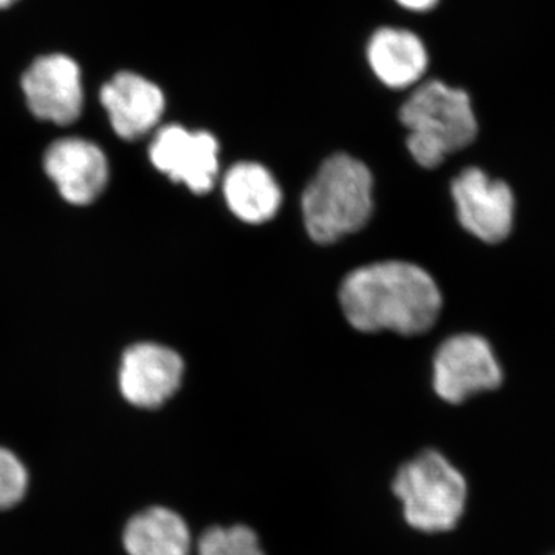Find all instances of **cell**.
Here are the masks:
<instances>
[{
  "instance_id": "6da1fadb",
  "label": "cell",
  "mask_w": 555,
  "mask_h": 555,
  "mask_svg": "<svg viewBox=\"0 0 555 555\" xmlns=\"http://www.w3.org/2000/svg\"><path fill=\"white\" fill-rule=\"evenodd\" d=\"M343 312L357 331L420 335L437 323L443 297L436 280L406 261L353 270L339 288Z\"/></svg>"
},
{
  "instance_id": "7a4b0ae2",
  "label": "cell",
  "mask_w": 555,
  "mask_h": 555,
  "mask_svg": "<svg viewBox=\"0 0 555 555\" xmlns=\"http://www.w3.org/2000/svg\"><path fill=\"white\" fill-rule=\"evenodd\" d=\"M400 120L408 130V147L416 164L436 169L449 155L476 141L478 122L465 90L429 80L412 91L401 105Z\"/></svg>"
},
{
  "instance_id": "3957f363",
  "label": "cell",
  "mask_w": 555,
  "mask_h": 555,
  "mask_svg": "<svg viewBox=\"0 0 555 555\" xmlns=\"http://www.w3.org/2000/svg\"><path fill=\"white\" fill-rule=\"evenodd\" d=\"M374 210V178L346 153L324 160L302 195V218L310 238L335 243L363 229Z\"/></svg>"
},
{
  "instance_id": "277c9868",
  "label": "cell",
  "mask_w": 555,
  "mask_h": 555,
  "mask_svg": "<svg viewBox=\"0 0 555 555\" xmlns=\"http://www.w3.org/2000/svg\"><path fill=\"white\" fill-rule=\"evenodd\" d=\"M392 491L400 500L406 524L427 534L451 531L465 513L466 478L434 449L398 469Z\"/></svg>"
},
{
  "instance_id": "5b68a950",
  "label": "cell",
  "mask_w": 555,
  "mask_h": 555,
  "mask_svg": "<svg viewBox=\"0 0 555 555\" xmlns=\"http://www.w3.org/2000/svg\"><path fill=\"white\" fill-rule=\"evenodd\" d=\"M503 369L492 346L480 335L448 338L434 360V389L441 400L460 404L476 393L502 386Z\"/></svg>"
},
{
  "instance_id": "8992f818",
  "label": "cell",
  "mask_w": 555,
  "mask_h": 555,
  "mask_svg": "<svg viewBox=\"0 0 555 555\" xmlns=\"http://www.w3.org/2000/svg\"><path fill=\"white\" fill-rule=\"evenodd\" d=\"M452 199L460 224L488 244L511 235L516 221V196L505 181L492 179L477 167H467L452 181Z\"/></svg>"
},
{
  "instance_id": "52a82bcc",
  "label": "cell",
  "mask_w": 555,
  "mask_h": 555,
  "mask_svg": "<svg viewBox=\"0 0 555 555\" xmlns=\"http://www.w3.org/2000/svg\"><path fill=\"white\" fill-rule=\"evenodd\" d=\"M219 144L208 131H192L185 127H163L150 145L153 166L175 182L188 185L196 195L214 189L217 181Z\"/></svg>"
},
{
  "instance_id": "ba28073f",
  "label": "cell",
  "mask_w": 555,
  "mask_h": 555,
  "mask_svg": "<svg viewBox=\"0 0 555 555\" xmlns=\"http://www.w3.org/2000/svg\"><path fill=\"white\" fill-rule=\"evenodd\" d=\"M22 90L36 118L68 126L82 113V73L67 54L38 57L22 76Z\"/></svg>"
},
{
  "instance_id": "9c48e42d",
  "label": "cell",
  "mask_w": 555,
  "mask_h": 555,
  "mask_svg": "<svg viewBox=\"0 0 555 555\" xmlns=\"http://www.w3.org/2000/svg\"><path fill=\"white\" fill-rule=\"evenodd\" d=\"M182 377L184 361L175 350L155 343H139L124 353L120 393L133 406L159 408L178 392Z\"/></svg>"
},
{
  "instance_id": "30bf717a",
  "label": "cell",
  "mask_w": 555,
  "mask_h": 555,
  "mask_svg": "<svg viewBox=\"0 0 555 555\" xmlns=\"http://www.w3.org/2000/svg\"><path fill=\"white\" fill-rule=\"evenodd\" d=\"M43 166L62 198L76 206L90 204L107 185V158L101 147L87 139L67 138L54 142L47 150Z\"/></svg>"
},
{
  "instance_id": "8fae6325",
  "label": "cell",
  "mask_w": 555,
  "mask_h": 555,
  "mask_svg": "<svg viewBox=\"0 0 555 555\" xmlns=\"http://www.w3.org/2000/svg\"><path fill=\"white\" fill-rule=\"evenodd\" d=\"M101 104L119 138L139 139L158 126L166 109L159 86L134 72H120L101 90Z\"/></svg>"
},
{
  "instance_id": "7c38bea8",
  "label": "cell",
  "mask_w": 555,
  "mask_h": 555,
  "mask_svg": "<svg viewBox=\"0 0 555 555\" xmlns=\"http://www.w3.org/2000/svg\"><path fill=\"white\" fill-rule=\"evenodd\" d=\"M366 56L379 82L393 90L418 83L429 65L425 42L404 28H378L369 39Z\"/></svg>"
},
{
  "instance_id": "4fadbf2b",
  "label": "cell",
  "mask_w": 555,
  "mask_h": 555,
  "mask_svg": "<svg viewBox=\"0 0 555 555\" xmlns=\"http://www.w3.org/2000/svg\"><path fill=\"white\" fill-rule=\"evenodd\" d=\"M225 201L241 221L262 224L280 210L283 193L266 167L255 163H240L225 173Z\"/></svg>"
},
{
  "instance_id": "5bb4252c",
  "label": "cell",
  "mask_w": 555,
  "mask_h": 555,
  "mask_svg": "<svg viewBox=\"0 0 555 555\" xmlns=\"http://www.w3.org/2000/svg\"><path fill=\"white\" fill-rule=\"evenodd\" d=\"M124 547L129 555H192V532L177 511L153 506L127 524Z\"/></svg>"
},
{
  "instance_id": "9a60e30c",
  "label": "cell",
  "mask_w": 555,
  "mask_h": 555,
  "mask_svg": "<svg viewBox=\"0 0 555 555\" xmlns=\"http://www.w3.org/2000/svg\"><path fill=\"white\" fill-rule=\"evenodd\" d=\"M196 555H268L254 529L246 525L214 526L201 534Z\"/></svg>"
},
{
  "instance_id": "2e32d148",
  "label": "cell",
  "mask_w": 555,
  "mask_h": 555,
  "mask_svg": "<svg viewBox=\"0 0 555 555\" xmlns=\"http://www.w3.org/2000/svg\"><path fill=\"white\" fill-rule=\"evenodd\" d=\"M28 474L20 459L0 448V509L17 505L27 492Z\"/></svg>"
},
{
  "instance_id": "e0dca14e",
  "label": "cell",
  "mask_w": 555,
  "mask_h": 555,
  "mask_svg": "<svg viewBox=\"0 0 555 555\" xmlns=\"http://www.w3.org/2000/svg\"><path fill=\"white\" fill-rule=\"evenodd\" d=\"M398 5L403 7L404 10L414 11V13H425L430 11L437 5L440 0H396Z\"/></svg>"
},
{
  "instance_id": "ac0fdd59",
  "label": "cell",
  "mask_w": 555,
  "mask_h": 555,
  "mask_svg": "<svg viewBox=\"0 0 555 555\" xmlns=\"http://www.w3.org/2000/svg\"><path fill=\"white\" fill-rule=\"evenodd\" d=\"M16 2L17 0H0V10L9 9V7Z\"/></svg>"
}]
</instances>
